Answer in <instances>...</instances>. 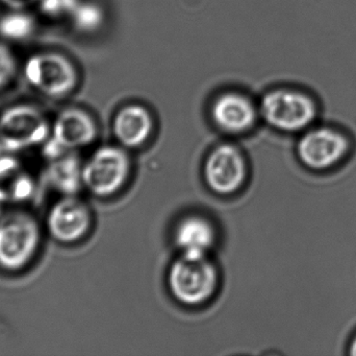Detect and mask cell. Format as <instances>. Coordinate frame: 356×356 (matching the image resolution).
<instances>
[{
  "label": "cell",
  "instance_id": "cell-1",
  "mask_svg": "<svg viewBox=\"0 0 356 356\" xmlns=\"http://www.w3.org/2000/svg\"><path fill=\"white\" fill-rule=\"evenodd\" d=\"M41 230L31 213L13 210L0 215V268L16 272L29 265L39 248Z\"/></svg>",
  "mask_w": 356,
  "mask_h": 356
},
{
  "label": "cell",
  "instance_id": "cell-2",
  "mask_svg": "<svg viewBox=\"0 0 356 356\" xmlns=\"http://www.w3.org/2000/svg\"><path fill=\"white\" fill-rule=\"evenodd\" d=\"M169 288L173 297L184 305H200L209 300L218 284V272L207 256L180 255L171 265Z\"/></svg>",
  "mask_w": 356,
  "mask_h": 356
},
{
  "label": "cell",
  "instance_id": "cell-3",
  "mask_svg": "<svg viewBox=\"0 0 356 356\" xmlns=\"http://www.w3.org/2000/svg\"><path fill=\"white\" fill-rule=\"evenodd\" d=\"M51 127L45 115L29 105H16L0 115V144L4 152H20L42 146Z\"/></svg>",
  "mask_w": 356,
  "mask_h": 356
},
{
  "label": "cell",
  "instance_id": "cell-4",
  "mask_svg": "<svg viewBox=\"0 0 356 356\" xmlns=\"http://www.w3.org/2000/svg\"><path fill=\"white\" fill-rule=\"evenodd\" d=\"M27 83L52 98L68 95L77 84V72L68 58L58 52H38L23 67Z\"/></svg>",
  "mask_w": 356,
  "mask_h": 356
},
{
  "label": "cell",
  "instance_id": "cell-5",
  "mask_svg": "<svg viewBox=\"0 0 356 356\" xmlns=\"http://www.w3.org/2000/svg\"><path fill=\"white\" fill-rule=\"evenodd\" d=\"M131 173L129 155L117 146H102L83 163V186L98 196H108L122 188Z\"/></svg>",
  "mask_w": 356,
  "mask_h": 356
},
{
  "label": "cell",
  "instance_id": "cell-6",
  "mask_svg": "<svg viewBox=\"0 0 356 356\" xmlns=\"http://www.w3.org/2000/svg\"><path fill=\"white\" fill-rule=\"evenodd\" d=\"M264 118L276 129L296 132L309 127L317 116V105L303 92L278 89L270 92L261 102Z\"/></svg>",
  "mask_w": 356,
  "mask_h": 356
},
{
  "label": "cell",
  "instance_id": "cell-7",
  "mask_svg": "<svg viewBox=\"0 0 356 356\" xmlns=\"http://www.w3.org/2000/svg\"><path fill=\"white\" fill-rule=\"evenodd\" d=\"M246 176L244 156L232 144L217 146L205 161V181L217 194H234L244 184Z\"/></svg>",
  "mask_w": 356,
  "mask_h": 356
},
{
  "label": "cell",
  "instance_id": "cell-8",
  "mask_svg": "<svg viewBox=\"0 0 356 356\" xmlns=\"http://www.w3.org/2000/svg\"><path fill=\"white\" fill-rule=\"evenodd\" d=\"M90 226L89 207L76 196H63L52 205L46 219L48 233L63 244L81 240L89 231Z\"/></svg>",
  "mask_w": 356,
  "mask_h": 356
},
{
  "label": "cell",
  "instance_id": "cell-9",
  "mask_svg": "<svg viewBox=\"0 0 356 356\" xmlns=\"http://www.w3.org/2000/svg\"><path fill=\"white\" fill-rule=\"evenodd\" d=\"M348 148L346 138L330 127L307 132L298 144L299 158L312 169H321L338 162Z\"/></svg>",
  "mask_w": 356,
  "mask_h": 356
},
{
  "label": "cell",
  "instance_id": "cell-10",
  "mask_svg": "<svg viewBox=\"0 0 356 356\" xmlns=\"http://www.w3.org/2000/svg\"><path fill=\"white\" fill-rule=\"evenodd\" d=\"M96 125L85 111L67 109L56 117L51 127V137L68 150L85 148L96 137Z\"/></svg>",
  "mask_w": 356,
  "mask_h": 356
},
{
  "label": "cell",
  "instance_id": "cell-11",
  "mask_svg": "<svg viewBox=\"0 0 356 356\" xmlns=\"http://www.w3.org/2000/svg\"><path fill=\"white\" fill-rule=\"evenodd\" d=\"M211 116L223 131L242 133L254 125L257 112L252 102L244 95L226 93L213 102Z\"/></svg>",
  "mask_w": 356,
  "mask_h": 356
},
{
  "label": "cell",
  "instance_id": "cell-12",
  "mask_svg": "<svg viewBox=\"0 0 356 356\" xmlns=\"http://www.w3.org/2000/svg\"><path fill=\"white\" fill-rule=\"evenodd\" d=\"M215 240L216 231L211 222L199 215L184 217L175 228V245L184 256H207Z\"/></svg>",
  "mask_w": 356,
  "mask_h": 356
},
{
  "label": "cell",
  "instance_id": "cell-13",
  "mask_svg": "<svg viewBox=\"0 0 356 356\" xmlns=\"http://www.w3.org/2000/svg\"><path fill=\"white\" fill-rule=\"evenodd\" d=\"M35 183L22 163L10 156L0 155V203L18 204L35 194Z\"/></svg>",
  "mask_w": 356,
  "mask_h": 356
},
{
  "label": "cell",
  "instance_id": "cell-14",
  "mask_svg": "<svg viewBox=\"0 0 356 356\" xmlns=\"http://www.w3.org/2000/svg\"><path fill=\"white\" fill-rule=\"evenodd\" d=\"M83 167L76 150L48 161L45 179L48 185L63 196H76L83 186Z\"/></svg>",
  "mask_w": 356,
  "mask_h": 356
},
{
  "label": "cell",
  "instance_id": "cell-15",
  "mask_svg": "<svg viewBox=\"0 0 356 356\" xmlns=\"http://www.w3.org/2000/svg\"><path fill=\"white\" fill-rule=\"evenodd\" d=\"M154 127L152 115L138 105L125 107L114 121L116 137L127 148H138L149 138Z\"/></svg>",
  "mask_w": 356,
  "mask_h": 356
},
{
  "label": "cell",
  "instance_id": "cell-16",
  "mask_svg": "<svg viewBox=\"0 0 356 356\" xmlns=\"http://www.w3.org/2000/svg\"><path fill=\"white\" fill-rule=\"evenodd\" d=\"M35 31V20L25 10H10L0 17V37L13 42L24 41Z\"/></svg>",
  "mask_w": 356,
  "mask_h": 356
},
{
  "label": "cell",
  "instance_id": "cell-17",
  "mask_svg": "<svg viewBox=\"0 0 356 356\" xmlns=\"http://www.w3.org/2000/svg\"><path fill=\"white\" fill-rule=\"evenodd\" d=\"M73 24L81 31H93L102 22V12L93 2L79 1L69 15Z\"/></svg>",
  "mask_w": 356,
  "mask_h": 356
},
{
  "label": "cell",
  "instance_id": "cell-18",
  "mask_svg": "<svg viewBox=\"0 0 356 356\" xmlns=\"http://www.w3.org/2000/svg\"><path fill=\"white\" fill-rule=\"evenodd\" d=\"M81 0H39L40 10L50 18L69 16Z\"/></svg>",
  "mask_w": 356,
  "mask_h": 356
},
{
  "label": "cell",
  "instance_id": "cell-19",
  "mask_svg": "<svg viewBox=\"0 0 356 356\" xmlns=\"http://www.w3.org/2000/svg\"><path fill=\"white\" fill-rule=\"evenodd\" d=\"M17 62L10 48L0 43V89L6 87L14 77Z\"/></svg>",
  "mask_w": 356,
  "mask_h": 356
},
{
  "label": "cell",
  "instance_id": "cell-20",
  "mask_svg": "<svg viewBox=\"0 0 356 356\" xmlns=\"http://www.w3.org/2000/svg\"><path fill=\"white\" fill-rule=\"evenodd\" d=\"M39 0H0L8 10H26L31 4L38 3Z\"/></svg>",
  "mask_w": 356,
  "mask_h": 356
},
{
  "label": "cell",
  "instance_id": "cell-21",
  "mask_svg": "<svg viewBox=\"0 0 356 356\" xmlns=\"http://www.w3.org/2000/svg\"><path fill=\"white\" fill-rule=\"evenodd\" d=\"M350 353L356 356V339L353 341V345H351Z\"/></svg>",
  "mask_w": 356,
  "mask_h": 356
},
{
  "label": "cell",
  "instance_id": "cell-22",
  "mask_svg": "<svg viewBox=\"0 0 356 356\" xmlns=\"http://www.w3.org/2000/svg\"><path fill=\"white\" fill-rule=\"evenodd\" d=\"M3 148H2L1 144H0V155L3 154Z\"/></svg>",
  "mask_w": 356,
  "mask_h": 356
},
{
  "label": "cell",
  "instance_id": "cell-23",
  "mask_svg": "<svg viewBox=\"0 0 356 356\" xmlns=\"http://www.w3.org/2000/svg\"><path fill=\"white\" fill-rule=\"evenodd\" d=\"M0 205H1V203H0ZM2 213H1V208H0V215H1Z\"/></svg>",
  "mask_w": 356,
  "mask_h": 356
}]
</instances>
